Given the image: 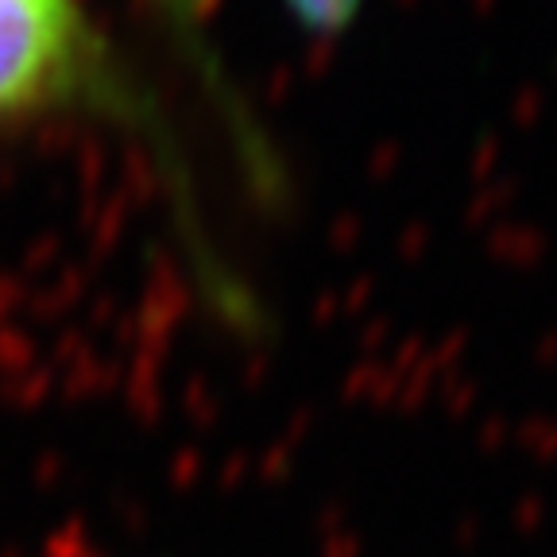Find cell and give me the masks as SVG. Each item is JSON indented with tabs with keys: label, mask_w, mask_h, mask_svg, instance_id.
<instances>
[{
	"label": "cell",
	"mask_w": 557,
	"mask_h": 557,
	"mask_svg": "<svg viewBox=\"0 0 557 557\" xmlns=\"http://www.w3.org/2000/svg\"><path fill=\"white\" fill-rule=\"evenodd\" d=\"M51 121L101 124L151 151L190 248L194 275L225 318L244 322L252 310L209 244L194 201L190 156L156 89L89 16L86 0H0V132Z\"/></svg>",
	"instance_id": "obj_1"
},
{
	"label": "cell",
	"mask_w": 557,
	"mask_h": 557,
	"mask_svg": "<svg viewBox=\"0 0 557 557\" xmlns=\"http://www.w3.org/2000/svg\"><path fill=\"white\" fill-rule=\"evenodd\" d=\"M139 4L151 12L163 39L190 66L198 89L218 109L221 121H225V132L233 139L236 159L244 163L248 178H256L260 190H275V156L268 151L260 128H256L248 109H244V97L228 82L225 59H221V51L213 47V35H209L213 0H139Z\"/></svg>",
	"instance_id": "obj_2"
}]
</instances>
